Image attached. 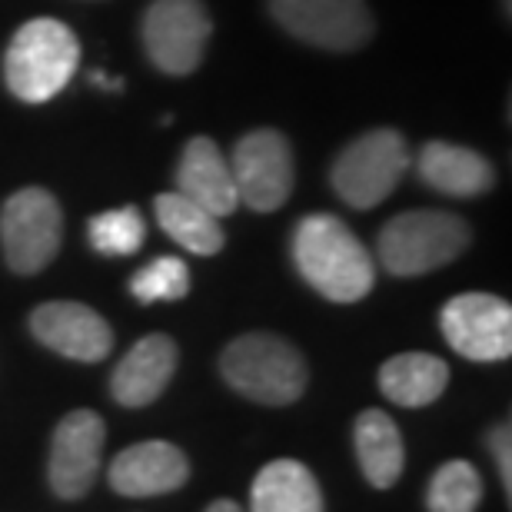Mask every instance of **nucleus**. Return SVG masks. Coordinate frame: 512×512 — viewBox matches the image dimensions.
Wrapping results in <instances>:
<instances>
[{
	"instance_id": "4468645a",
	"label": "nucleus",
	"mask_w": 512,
	"mask_h": 512,
	"mask_svg": "<svg viewBox=\"0 0 512 512\" xmlns=\"http://www.w3.org/2000/svg\"><path fill=\"white\" fill-rule=\"evenodd\" d=\"M177 193L193 200L213 217H230L237 210V187H233L230 160L210 137H193L180 153L177 167Z\"/></svg>"
},
{
	"instance_id": "423d86ee",
	"label": "nucleus",
	"mask_w": 512,
	"mask_h": 512,
	"mask_svg": "<svg viewBox=\"0 0 512 512\" xmlns=\"http://www.w3.org/2000/svg\"><path fill=\"white\" fill-rule=\"evenodd\" d=\"M64 243V210L44 187H24L0 210V247L14 273H40Z\"/></svg>"
},
{
	"instance_id": "1a4fd4ad",
	"label": "nucleus",
	"mask_w": 512,
	"mask_h": 512,
	"mask_svg": "<svg viewBox=\"0 0 512 512\" xmlns=\"http://www.w3.org/2000/svg\"><path fill=\"white\" fill-rule=\"evenodd\" d=\"M446 343L473 363H499L512 353V306L493 293H459L439 313Z\"/></svg>"
},
{
	"instance_id": "6ab92c4d",
	"label": "nucleus",
	"mask_w": 512,
	"mask_h": 512,
	"mask_svg": "<svg viewBox=\"0 0 512 512\" xmlns=\"http://www.w3.org/2000/svg\"><path fill=\"white\" fill-rule=\"evenodd\" d=\"M449 386V366L433 353H399L383 363L380 389L389 403L419 409L436 403Z\"/></svg>"
},
{
	"instance_id": "aec40b11",
	"label": "nucleus",
	"mask_w": 512,
	"mask_h": 512,
	"mask_svg": "<svg viewBox=\"0 0 512 512\" xmlns=\"http://www.w3.org/2000/svg\"><path fill=\"white\" fill-rule=\"evenodd\" d=\"M153 213H157V223L173 243H180L183 250L197 256L220 253L223 243H227L220 220L197 207L193 200H187L183 193H160L157 203H153Z\"/></svg>"
},
{
	"instance_id": "5701e85b",
	"label": "nucleus",
	"mask_w": 512,
	"mask_h": 512,
	"mask_svg": "<svg viewBox=\"0 0 512 512\" xmlns=\"http://www.w3.org/2000/svg\"><path fill=\"white\" fill-rule=\"evenodd\" d=\"M130 293L140 303H160V300H183L190 293V270L177 256H157L153 263L140 266L130 280Z\"/></svg>"
},
{
	"instance_id": "9d476101",
	"label": "nucleus",
	"mask_w": 512,
	"mask_h": 512,
	"mask_svg": "<svg viewBox=\"0 0 512 512\" xmlns=\"http://www.w3.org/2000/svg\"><path fill=\"white\" fill-rule=\"evenodd\" d=\"M286 34L323 50H360L373 37V14L363 0H270Z\"/></svg>"
},
{
	"instance_id": "7ed1b4c3",
	"label": "nucleus",
	"mask_w": 512,
	"mask_h": 512,
	"mask_svg": "<svg viewBox=\"0 0 512 512\" xmlns=\"http://www.w3.org/2000/svg\"><path fill=\"white\" fill-rule=\"evenodd\" d=\"M220 373L230 389L263 406H290L303 396L306 360L293 343L273 333H247L220 356Z\"/></svg>"
},
{
	"instance_id": "a211bd4d",
	"label": "nucleus",
	"mask_w": 512,
	"mask_h": 512,
	"mask_svg": "<svg viewBox=\"0 0 512 512\" xmlns=\"http://www.w3.org/2000/svg\"><path fill=\"white\" fill-rule=\"evenodd\" d=\"M353 446L366 483H373L376 489H389L399 483L406 466V449H403V436H399V426L383 409H366V413H360L353 429Z\"/></svg>"
},
{
	"instance_id": "ddd939ff",
	"label": "nucleus",
	"mask_w": 512,
	"mask_h": 512,
	"mask_svg": "<svg viewBox=\"0 0 512 512\" xmlns=\"http://www.w3.org/2000/svg\"><path fill=\"white\" fill-rule=\"evenodd\" d=\"M110 486L120 496L130 499H147V496H163L173 493L187 483L190 463L177 446L150 439V443H137L124 449L114 463H110Z\"/></svg>"
},
{
	"instance_id": "f257e3e1",
	"label": "nucleus",
	"mask_w": 512,
	"mask_h": 512,
	"mask_svg": "<svg viewBox=\"0 0 512 512\" xmlns=\"http://www.w3.org/2000/svg\"><path fill=\"white\" fill-rule=\"evenodd\" d=\"M293 263L303 280L333 303L363 300L376 283L373 256L360 237L330 213H313L296 223Z\"/></svg>"
},
{
	"instance_id": "4be33fe9",
	"label": "nucleus",
	"mask_w": 512,
	"mask_h": 512,
	"mask_svg": "<svg viewBox=\"0 0 512 512\" xmlns=\"http://www.w3.org/2000/svg\"><path fill=\"white\" fill-rule=\"evenodd\" d=\"M90 247L104 256H133L147 240V220L137 207H117L90 220Z\"/></svg>"
},
{
	"instance_id": "b1692460",
	"label": "nucleus",
	"mask_w": 512,
	"mask_h": 512,
	"mask_svg": "<svg viewBox=\"0 0 512 512\" xmlns=\"http://www.w3.org/2000/svg\"><path fill=\"white\" fill-rule=\"evenodd\" d=\"M489 449H493V459L499 466V476H503V486H506V496L512 499V459H509V423L496 426L489 433Z\"/></svg>"
},
{
	"instance_id": "20e7f679",
	"label": "nucleus",
	"mask_w": 512,
	"mask_h": 512,
	"mask_svg": "<svg viewBox=\"0 0 512 512\" xmlns=\"http://www.w3.org/2000/svg\"><path fill=\"white\" fill-rule=\"evenodd\" d=\"M473 233L469 223L446 210L399 213L380 230V263L393 276H423L463 256Z\"/></svg>"
},
{
	"instance_id": "9b49d317",
	"label": "nucleus",
	"mask_w": 512,
	"mask_h": 512,
	"mask_svg": "<svg viewBox=\"0 0 512 512\" xmlns=\"http://www.w3.org/2000/svg\"><path fill=\"white\" fill-rule=\"evenodd\" d=\"M104 436V419L94 409H74L70 416L60 419L47 463V483L60 499H80L90 493L100 473Z\"/></svg>"
},
{
	"instance_id": "6e6552de",
	"label": "nucleus",
	"mask_w": 512,
	"mask_h": 512,
	"mask_svg": "<svg viewBox=\"0 0 512 512\" xmlns=\"http://www.w3.org/2000/svg\"><path fill=\"white\" fill-rule=\"evenodd\" d=\"M233 187L240 203L256 213L280 210L293 193V147L280 130L260 127L233 147Z\"/></svg>"
},
{
	"instance_id": "f3484780",
	"label": "nucleus",
	"mask_w": 512,
	"mask_h": 512,
	"mask_svg": "<svg viewBox=\"0 0 512 512\" xmlns=\"http://www.w3.org/2000/svg\"><path fill=\"white\" fill-rule=\"evenodd\" d=\"M250 512H323L320 483L300 459H273L253 479Z\"/></svg>"
},
{
	"instance_id": "f8f14e48",
	"label": "nucleus",
	"mask_w": 512,
	"mask_h": 512,
	"mask_svg": "<svg viewBox=\"0 0 512 512\" xmlns=\"http://www.w3.org/2000/svg\"><path fill=\"white\" fill-rule=\"evenodd\" d=\"M30 333L47 350L77 363H100L114 350V330L97 310L84 303L54 300L30 313Z\"/></svg>"
},
{
	"instance_id": "0eeeda50",
	"label": "nucleus",
	"mask_w": 512,
	"mask_h": 512,
	"mask_svg": "<svg viewBox=\"0 0 512 512\" xmlns=\"http://www.w3.org/2000/svg\"><path fill=\"white\" fill-rule=\"evenodd\" d=\"M210 30L203 0H153L143 14V47L157 70L187 77L200 67Z\"/></svg>"
},
{
	"instance_id": "dca6fc26",
	"label": "nucleus",
	"mask_w": 512,
	"mask_h": 512,
	"mask_svg": "<svg viewBox=\"0 0 512 512\" xmlns=\"http://www.w3.org/2000/svg\"><path fill=\"white\" fill-rule=\"evenodd\" d=\"M416 170L423 183L446 197H479V193L493 190L496 170L483 153L459 147V143L433 140L419 150Z\"/></svg>"
},
{
	"instance_id": "39448f33",
	"label": "nucleus",
	"mask_w": 512,
	"mask_h": 512,
	"mask_svg": "<svg viewBox=\"0 0 512 512\" xmlns=\"http://www.w3.org/2000/svg\"><path fill=\"white\" fill-rule=\"evenodd\" d=\"M413 153L399 130H366L356 137L333 163L330 183L336 197L356 210H373L399 187L406 177Z\"/></svg>"
},
{
	"instance_id": "f03ea898",
	"label": "nucleus",
	"mask_w": 512,
	"mask_h": 512,
	"mask_svg": "<svg viewBox=\"0 0 512 512\" xmlns=\"http://www.w3.org/2000/svg\"><path fill=\"white\" fill-rule=\"evenodd\" d=\"M80 64L77 34L54 17L27 20L4 54V80L24 104H47L70 84Z\"/></svg>"
},
{
	"instance_id": "393cba45",
	"label": "nucleus",
	"mask_w": 512,
	"mask_h": 512,
	"mask_svg": "<svg viewBox=\"0 0 512 512\" xmlns=\"http://www.w3.org/2000/svg\"><path fill=\"white\" fill-rule=\"evenodd\" d=\"M207 512H243L237 503H230V499H217L213 506H207Z\"/></svg>"
},
{
	"instance_id": "2eb2a0df",
	"label": "nucleus",
	"mask_w": 512,
	"mask_h": 512,
	"mask_svg": "<svg viewBox=\"0 0 512 512\" xmlns=\"http://www.w3.org/2000/svg\"><path fill=\"white\" fill-rule=\"evenodd\" d=\"M177 373V343L163 333L143 336L110 376V393L120 406H147L160 399Z\"/></svg>"
},
{
	"instance_id": "412c9836",
	"label": "nucleus",
	"mask_w": 512,
	"mask_h": 512,
	"mask_svg": "<svg viewBox=\"0 0 512 512\" xmlns=\"http://www.w3.org/2000/svg\"><path fill=\"white\" fill-rule=\"evenodd\" d=\"M483 503V476L466 459H449L436 469L426 489L429 512H476Z\"/></svg>"
}]
</instances>
